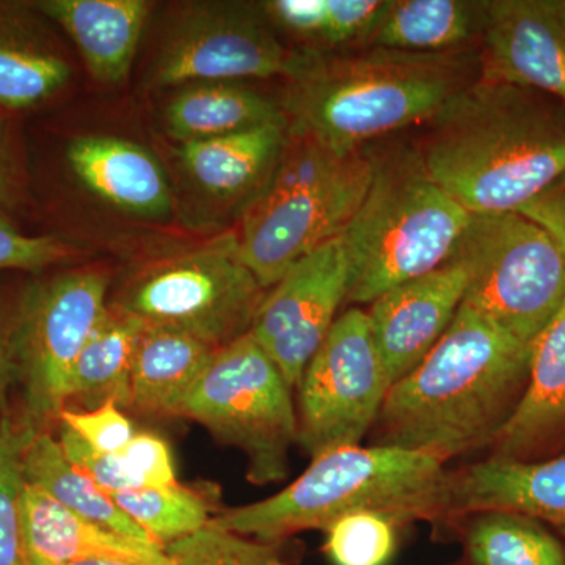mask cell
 Instances as JSON below:
<instances>
[{
    "instance_id": "obj_1",
    "label": "cell",
    "mask_w": 565,
    "mask_h": 565,
    "mask_svg": "<svg viewBox=\"0 0 565 565\" xmlns=\"http://www.w3.org/2000/svg\"><path fill=\"white\" fill-rule=\"evenodd\" d=\"M427 173L470 214L520 212L565 177V106L479 77L427 121Z\"/></svg>"
},
{
    "instance_id": "obj_2",
    "label": "cell",
    "mask_w": 565,
    "mask_h": 565,
    "mask_svg": "<svg viewBox=\"0 0 565 565\" xmlns=\"http://www.w3.org/2000/svg\"><path fill=\"white\" fill-rule=\"evenodd\" d=\"M530 356L531 344L460 305L433 351L390 388L373 446L444 462L492 446L525 392Z\"/></svg>"
},
{
    "instance_id": "obj_3",
    "label": "cell",
    "mask_w": 565,
    "mask_h": 565,
    "mask_svg": "<svg viewBox=\"0 0 565 565\" xmlns=\"http://www.w3.org/2000/svg\"><path fill=\"white\" fill-rule=\"evenodd\" d=\"M481 77L470 47L435 54L366 46L329 54L303 51L289 87L288 122L330 150L352 152L416 122Z\"/></svg>"
},
{
    "instance_id": "obj_4",
    "label": "cell",
    "mask_w": 565,
    "mask_h": 565,
    "mask_svg": "<svg viewBox=\"0 0 565 565\" xmlns=\"http://www.w3.org/2000/svg\"><path fill=\"white\" fill-rule=\"evenodd\" d=\"M449 482L444 460L388 446H352L311 459L296 481L258 503L228 509L214 522L233 533L277 544L341 516L374 512L397 526L448 515Z\"/></svg>"
},
{
    "instance_id": "obj_5",
    "label": "cell",
    "mask_w": 565,
    "mask_h": 565,
    "mask_svg": "<svg viewBox=\"0 0 565 565\" xmlns=\"http://www.w3.org/2000/svg\"><path fill=\"white\" fill-rule=\"evenodd\" d=\"M371 177L370 148L333 151L289 126L273 172L247 200L234 233L244 263L264 289L274 288L316 248L343 236Z\"/></svg>"
},
{
    "instance_id": "obj_6",
    "label": "cell",
    "mask_w": 565,
    "mask_h": 565,
    "mask_svg": "<svg viewBox=\"0 0 565 565\" xmlns=\"http://www.w3.org/2000/svg\"><path fill=\"white\" fill-rule=\"evenodd\" d=\"M371 154L370 188L343 234L345 300L362 305L451 262L471 221L429 177L418 148L403 145Z\"/></svg>"
},
{
    "instance_id": "obj_7",
    "label": "cell",
    "mask_w": 565,
    "mask_h": 565,
    "mask_svg": "<svg viewBox=\"0 0 565 565\" xmlns=\"http://www.w3.org/2000/svg\"><path fill=\"white\" fill-rule=\"evenodd\" d=\"M178 416L243 451L253 484H277L288 476L299 438L292 388L250 333L215 349Z\"/></svg>"
},
{
    "instance_id": "obj_8",
    "label": "cell",
    "mask_w": 565,
    "mask_h": 565,
    "mask_svg": "<svg viewBox=\"0 0 565 565\" xmlns=\"http://www.w3.org/2000/svg\"><path fill=\"white\" fill-rule=\"evenodd\" d=\"M467 273L463 305L533 344L565 303V266L556 244L520 212L471 214L456 255Z\"/></svg>"
},
{
    "instance_id": "obj_9",
    "label": "cell",
    "mask_w": 565,
    "mask_h": 565,
    "mask_svg": "<svg viewBox=\"0 0 565 565\" xmlns=\"http://www.w3.org/2000/svg\"><path fill=\"white\" fill-rule=\"evenodd\" d=\"M266 291L233 233L148 267L115 305L143 323L173 327L221 349L250 332Z\"/></svg>"
},
{
    "instance_id": "obj_10",
    "label": "cell",
    "mask_w": 565,
    "mask_h": 565,
    "mask_svg": "<svg viewBox=\"0 0 565 565\" xmlns=\"http://www.w3.org/2000/svg\"><path fill=\"white\" fill-rule=\"evenodd\" d=\"M107 289L106 275L79 270L36 282L22 299L9 338L24 419L36 430L65 408L71 367L109 308Z\"/></svg>"
},
{
    "instance_id": "obj_11",
    "label": "cell",
    "mask_w": 565,
    "mask_h": 565,
    "mask_svg": "<svg viewBox=\"0 0 565 565\" xmlns=\"http://www.w3.org/2000/svg\"><path fill=\"white\" fill-rule=\"evenodd\" d=\"M297 388V444L311 459L362 444L392 388L366 311L338 316Z\"/></svg>"
},
{
    "instance_id": "obj_12",
    "label": "cell",
    "mask_w": 565,
    "mask_h": 565,
    "mask_svg": "<svg viewBox=\"0 0 565 565\" xmlns=\"http://www.w3.org/2000/svg\"><path fill=\"white\" fill-rule=\"evenodd\" d=\"M263 18L248 7L228 3L192 7L163 41L151 84L291 79L302 63V51L282 46Z\"/></svg>"
},
{
    "instance_id": "obj_13",
    "label": "cell",
    "mask_w": 565,
    "mask_h": 565,
    "mask_svg": "<svg viewBox=\"0 0 565 565\" xmlns=\"http://www.w3.org/2000/svg\"><path fill=\"white\" fill-rule=\"evenodd\" d=\"M348 288V255L340 236L294 264L264 296L248 333L292 390L337 321Z\"/></svg>"
},
{
    "instance_id": "obj_14",
    "label": "cell",
    "mask_w": 565,
    "mask_h": 565,
    "mask_svg": "<svg viewBox=\"0 0 565 565\" xmlns=\"http://www.w3.org/2000/svg\"><path fill=\"white\" fill-rule=\"evenodd\" d=\"M481 77L550 96L565 106V22L553 0L486 2Z\"/></svg>"
},
{
    "instance_id": "obj_15",
    "label": "cell",
    "mask_w": 565,
    "mask_h": 565,
    "mask_svg": "<svg viewBox=\"0 0 565 565\" xmlns=\"http://www.w3.org/2000/svg\"><path fill=\"white\" fill-rule=\"evenodd\" d=\"M465 289L467 273L451 259L370 303L367 322L392 386L440 341L463 302Z\"/></svg>"
},
{
    "instance_id": "obj_16",
    "label": "cell",
    "mask_w": 565,
    "mask_h": 565,
    "mask_svg": "<svg viewBox=\"0 0 565 565\" xmlns=\"http://www.w3.org/2000/svg\"><path fill=\"white\" fill-rule=\"evenodd\" d=\"M512 512L565 535V455L545 460L490 457L451 475L448 515Z\"/></svg>"
},
{
    "instance_id": "obj_17",
    "label": "cell",
    "mask_w": 565,
    "mask_h": 565,
    "mask_svg": "<svg viewBox=\"0 0 565 565\" xmlns=\"http://www.w3.org/2000/svg\"><path fill=\"white\" fill-rule=\"evenodd\" d=\"M21 522L29 565H66L85 559L169 565L163 546L96 525L28 482L22 490Z\"/></svg>"
},
{
    "instance_id": "obj_18",
    "label": "cell",
    "mask_w": 565,
    "mask_h": 565,
    "mask_svg": "<svg viewBox=\"0 0 565 565\" xmlns=\"http://www.w3.org/2000/svg\"><path fill=\"white\" fill-rule=\"evenodd\" d=\"M565 446V303L531 344L530 375L493 457L537 460Z\"/></svg>"
},
{
    "instance_id": "obj_19",
    "label": "cell",
    "mask_w": 565,
    "mask_h": 565,
    "mask_svg": "<svg viewBox=\"0 0 565 565\" xmlns=\"http://www.w3.org/2000/svg\"><path fill=\"white\" fill-rule=\"evenodd\" d=\"M66 162L82 185L104 202L141 217H162L172 192L161 163L140 145L120 137L74 139Z\"/></svg>"
},
{
    "instance_id": "obj_20",
    "label": "cell",
    "mask_w": 565,
    "mask_h": 565,
    "mask_svg": "<svg viewBox=\"0 0 565 565\" xmlns=\"http://www.w3.org/2000/svg\"><path fill=\"white\" fill-rule=\"evenodd\" d=\"M33 7L61 25L102 84H120L134 57L151 6L145 0H39Z\"/></svg>"
},
{
    "instance_id": "obj_21",
    "label": "cell",
    "mask_w": 565,
    "mask_h": 565,
    "mask_svg": "<svg viewBox=\"0 0 565 565\" xmlns=\"http://www.w3.org/2000/svg\"><path fill=\"white\" fill-rule=\"evenodd\" d=\"M33 2L0 0V109L24 110L68 84L70 63Z\"/></svg>"
},
{
    "instance_id": "obj_22",
    "label": "cell",
    "mask_w": 565,
    "mask_h": 565,
    "mask_svg": "<svg viewBox=\"0 0 565 565\" xmlns=\"http://www.w3.org/2000/svg\"><path fill=\"white\" fill-rule=\"evenodd\" d=\"M214 351L182 330L143 323L132 356L128 405L145 414L180 415Z\"/></svg>"
},
{
    "instance_id": "obj_23",
    "label": "cell",
    "mask_w": 565,
    "mask_h": 565,
    "mask_svg": "<svg viewBox=\"0 0 565 565\" xmlns=\"http://www.w3.org/2000/svg\"><path fill=\"white\" fill-rule=\"evenodd\" d=\"M288 121L270 122L180 147L185 172L215 199L250 200L273 172L288 137Z\"/></svg>"
},
{
    "instance_id": "obj_24",
    "label": "cell",
    "mask_w": 565,
    "mask_h": 565,
    "mask_svg": "<svg viewBox=\"0 0 565 565\" xmlns=\"http://www.w3.org/2000/svg\"><path fill=\"white\" fill-rule=\"evenodd\" d=\"M281 121L288 117L280 107L262 93L232 82L192 85L174 96L166 109L167 131L181 145Z\"/></svg>"
},
{
    "instance_id": "obj_25",
    "label": "cell",
    "mask_w": 565,
    "mask_h": 565,
    "mask_svg": "<svg viewBox=\"0 0 565 565\" xmlns=\"http://www.w3.org/2000/svg\"><path fill=\"white\" fill-rule=\"evenodd\" d=\"M484 7L471 0L390 2L367 46L419 54L463 50L481 36Z\"/></svg>"
},
{
    "instance_id": "obj_26",
    "label": "cell",
    "mask_w": 565,
    "mask_h": 565,
    "mask_svg": "<svg viewBox=\"0 0 565 565\" xmlns=\"http://www.w3.org/2000/svg\"><path fill=\"white\" fill-rule=\"evenodd\" d=\"M22 475L28 484L44 490L74 514L126 537L154 542L121 511L110 494L70 462L58 438L46 430H39L25 446Z\"/></svg>"
},
{
    "instance_id": "obj_27",
    "label": "cell",
    "mask_w": 565,
    "mask_h": 565,
    "mask_svg": "<svg viewBox=\"0 0 565 565\" xmlns=\"http://www.w3.org/2000/svg\"><path fill=\"white\" fill-rule=\"evenodd\" d=\"M386 0H270L266 20L311 46L334 50L370 43L388 10Z\"/></svg>"
},
{
    "instance_id": "obj_28",
    "label": "cell",
    "mask_w": 565,
    "mask_h": 565,
    "mask_svg": "<svg viewBox=\"0 0 565 565\" xmlns=\"http://www.w3.org/2000/svg\"><path fill=\"white\" fill-rule=\"evenodd\" d=\"M141 329L143 322L109 305L71 367L66 403L77 396H103L128 404L129 374Z\"/></svg>"
},
{
    "instance_id": "obj_29",
    "label": "cell",
    "mask_w": 565,
    "mask_h": 565,
    "mask_svg": "<svg viewBox=\"0 0 565 565\" xmlns=\"http://www.w3.org/2000/svg\"><path fill=\"white\" fill-rule=\"evenodd\" d=\"M476 565H565L563 544L541 522L512 512H484L468 527Z\"/></svg>"
},
{
    "instance_id": "obj_30",
    "label": "cell",
    "mask_w": 565,
    "mask_h": 565,
    "mask_svg": "<svg viewBox=\"0 0 565 565\" xmlns=\"http://www.w3.org/2000/svg\"><path fill=\"white\" fill-rule=\"evenodd\" d=\"M114 501L156 544L167 545L188 537L212 522L206 500L180 482L140 487L114 494Z\"/></svg>"
},
{
    "instance_id": "obj_31",
    "label": "cell",
    "mask_w": 565,
    "mask_h": 565,
    "mask_svg": "<svg viewBox=\"0 0 565 565\" xmlns=\"http://www.w3.org/2000/svg\"><path fill=\"white\" fill-rule=\"evenodd\" d=\"M39 433L28 422H0V565H29L22 535L21 497L25 479L22 452Z\"/></svg>"
},
{
    "instance_id": "obj_32",
    "label": "cell",
    "mask_w": 565,
    "mask_h": 565,
    "mask_svg": "<svg viewBox=\"0 0 565 565\" xmlns=\"http://www.w3.org/2000/svg\"><path fill=\"white\" fill-rule=\"evenodd\" d=\"M169 565H282L274 544L210 525L166 546Z\"/></svg>"
},
{
    "instance_id": "obj_33",
    "label": "cell",
    "mask_w": 565,
    "mask_h": 565,
    "mask_svg": "<svg viewBox=\"0 0 565 565\" xmlns=\"http://www.w3.org/2000/svg\"><path fill=\"white\" fill-rule=\"evenodd\" d=\"M396 527L374 512L341 516L327 527L323 552L333 565H386L396 552Z\"/></svg>"
},
{
    "instance_id": "obj_34",
    "label": "cell",
    "mask_w": 565,
    "mask_h": 565,
    "mask_svg": "<svg viewBox=\"0 0 565 565\" xmlns=\"http://www.w3.org/2000/svg\"><path fill=\"white\" fill-rule=\"evenodd\" d=\"M58 422L79 435L85 444L106 455H120L136 435L131 419L120 411L115 399L103 401L90 412H74L63 408Z\"/></svg>"
},
{
    "instance_id": "obj_35",
    "label": "cell",
    "mask_w": 565,
    "mask_h": 565,
    "mask_svg": "<svg viewBox=\"0 0 565 565\" xmlns=\"http://www.w3.org/2000/svg\"><path fill=\"white\" fill-rule=\"evenodd\" d=\"M73 247L54 236H28L0 217V270H36L66 262Z\"/></svg>"
},
{
    "instance_id": "obj_36",
    "label": "cell",
    "mask_w": 565,
    "mask_h": 565,
    "mask_svg": "<svg viewBox=\"0 0 565 565\" xmlns=\"http://www.w3.org/2000/svg\"><path fill=\"white\" fill-rule=\"evenodd\" d=\"M58 444L70 462L110 497L125 490L139 489L120 455L96 451L65 424H62Z\"/></svg>"
},
{
    "instance_id": "obj_37",
    "label": "cell",
    "mask_w": 565,
    "mask_h": 565,
    "mask_svg": "<svg viewBox=\"0 0 565 565\" xmlns=\"http://www.w3.org/2000/svg\"><path fill=\"white\" fill-rule=\"evenodd\" d=\"M120 456L139 489L178 482L172 449L159 435L136 433Z\"/></svg>"
},
{
    "instance_id": "obj_38",
    "label": "cell",
    "mask_w": 565,
    "mask_h": 565,
    "mask_svg": "<svg viewBox=\"0 0 565 565\" xmlns=\"http://www.w3.org/2000/svg\"><path fill=\"white\" fill-rule=\"evenodd\" d=\"M520 214L550 234L565 266V177L527 203Z\"/></svg>"
},
{
    "instance_id": "obj_39",
    "label": "cell",
    "mask_w": 565,
    "mask_h": 565,
    "mask_svg": "<svg viewBox=\"0 0 565 565\" xmlns=\"http://www.w3.org/2000/svg\"><path fill=\"white\" fill-rule=\"evenodd\" d=\"M18 200L17 167L9 140L6 117L0 110V217L13 210Z\"/></svg>"
},
{
    "instance_id": "obj_40",
    "label": "cell",
    "mask_w": 565,
    "mask_h": 565,
    "mask_svg": "<svg viewBox=\"0 0 565 565\" xmlns=\"http://www.w3.org/2000/svg\"><path fill=\"white\" fill-rule=\"evenodd\" d=\"M17 381L13 355H11L10 338L3 333L0 326V422L7 415L10 386Z\"/></svg>"
},
{
    "instance_id": "obj_41",
    "label": "cell",
    "mask_w": 565,
    "mask_h": 565,
    "mask_svg": "<svg viewBox=\"0 0 565 565\" xmlns=\"http://www.w3.org/2000/svg\"><path fill=\"white\" fill-rule=\"evenodd\" d=\"M66 565H139L134 563H126V561L120 559H85L77 561V563H71Z\"/></svg>"
},
{
    "instance_id": "obj_42",
    "label": "cell",
    "mask_w": 565,
    "mask_h": 565,
    "mask_svg": "<svg viewBox=\"0 0 565 565\" xmlns=\"http://www.w3.org/2000/svg\"><path fill=\"white\" fill-rule=\"evenodd\" d=\"M553 3H555L557 13H559V17L563 18V21L565 22V0H553Z\"/></svg>"
}]
</instances>
